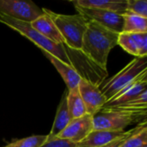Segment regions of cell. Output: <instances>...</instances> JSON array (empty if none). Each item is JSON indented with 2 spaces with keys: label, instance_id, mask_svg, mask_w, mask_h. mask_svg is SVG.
Here are the masks:
<instances>
[{
  "label": "cell",
  "instance_id": "5b68a950",
  "mask_svg": "<svg viewBox=\"0 0 147 147\" xmlns=\"http://www.w3.org/2000/svg\"><path fill=\"white\" fill-rule=\"evenodd\" d=\"M146 114H133L102 109L93 116V130L125 131L128 126L146 121Z\"/></svg>",
  "mask_w": 147,
  "mask_h": 147
},
{
  "label": "cell",
  "instance_id": "3957f363",
  "mask_svg": "<svg viewBox=\"0 0 147 147\" xmlns=\"http://www.w3.org/2000/svg\"><path fill=\"white\" fill-rule=\"evenodd\" d=\"M42 11L53 20L62 35L65 44L70 48L81 50L83 36L86 30L88 21L79 14H58L48 9H42Z\"/></svg>",
  "mask_w": 147,
  "mask_h": 147
},
{
  "label": "cell",
  "instance_id": "ac0fdd59",
  "mask_svg": "<svg viewBox=\"0 0 147 147\" xmlns=\"http://www.w3.org/2000/svg\"><path fill=\"white\" fill-rule=\"evenodd\" d=\"M147 145L146 121L138 125L119 147H142Z\"/></svg>",
  "mask_w": 147,
  "mask_h": 147
},
{
  "label": "cell",
  "instance_id": "9a60e30c",
  "mask_svg": "<svg viewBox=\"0 0 147 147\" xmlns=\"http://www.w3.org/2000/svg\"><path fill=\"white\" fill-rule=\"evenodd\" d=\"M74 6L95 8L123 15L127 10V0H76L71 1Z\"/></svg>",
  "mask_w": 147,
  "mask_h": 147
},
{
  "label": "cell",
  "instance_id": "d4e9b609",
  "mask_svg": "<svg viewBox=\"0 0 147 147\" xmlns=\"http://www.w3.org/2000/svg\"><path fill=\"white\" fill-rule=\"evenodd\" d=\"M142 147H147V145H146V146H142Z\"/></svg>",
  "mask_w": 147,
  "mask_h": 147
},
{
  "label": "cell",
  "instance_id": "5bb4252c",
  "mask_svg": "<svg viewBox=\"0 0 147 147\" xmlns=\"http://www.w3.org/2000/svg\"><path fill=\"white\" fill-rule=\"evenodd\" d=\"M42 53L45 55L47 59L53 64V65L55 67L57 71L60 74L61 78H63L64 82L65 83L68 90L77 88L82 79V78L79 76V74L70 65H65L61 60L54 57L53 55L50 54L47 52L42 51Z\"/></svg>",
  "mask_w": 147,
  "mask_h": 147
},
{
  "label": "cell",
  "instance_id": "ffe728a7",
  "mask_svg": "<svg viewBox=\"0 0 147 147\" xmlns=\"http://www.w3.org/2000/svg\"><path fill=\"white\" fill-rule=\"evenodd\" d=\"M117 45L121 46L124 51L130 53L131 55H134V57H139L138 47L132 34L120 33L118 36Z\"/></svg>",
  "mask_w": 147,
  "mask_h": 147
},
{
  "label": "cell",
  "instance_id": "6da1fadb",
  "mask_svg": "<svg viewBox=\"0 0 147 147\" xmlns=\"http://www.w3.org/2000/svg\"><path fill=\"white\" fill-rule=\"evenodd\" d=\"M119 34L93 22H87L81 51L97 66L107 71L110 51L117 46Z\"/></svg>",
  "mask_w": 147,
  "mask_h": 147
},
{
  "label": "cell",
  "instance_id": "ba28073f",
  "mask_svg": "<svg viewBox=\"0 0 147 147\" xmlns=\"http://www.w3.org/2000/svg\"><path fill=\"white\" fill-rule=\"evenodd\" d=\"M78 88L83 99L86 114L94 116L104 107L107 102L106 97L101 91L99 86L88 80L82 78Z\"/></svg>",
  "mask_w": 147,
  "mask_h": 147
},
{
  "label": "cell",
  "instance_id": "8992f818",
  "mask_svg": "<svg viewBox=\"0 0 147 147\" xmlns=\"http://www.w3.org/2000/svg\"><path fill=\"white\" fill-rule=\"evenodd\" d=\"M0 13L29 23L43 14L42 9L29 0H0Z\"/></svg>",
  "mask_w": 147,
  "mask_h": 147
},
{
  "label": "cell",
  "instance_id": "277c9868",
  "mask_svg": "<svg viewBox=\"0 0 147 147\" xmlns=\"http://www.w3.org/2000/svg\"><path fill=\"white\" fill-rule=\"evenodd\" d=\"M145 71H147L146 57H136L118 73L103 82V85L99 88L108 102Z\"/></svg>",
  "mask_w": 147,
  "mask_h": 147
},
{
  "label": "cell",
  "instance_id": "4fadbf2b",
  "mask_svg": "<svg viewBox=\"0 0 147 147\" xmlns=\"http://www.w3.org/2000/svg\"><path fill=\"white\" fill-rule=\"evenodd\" d=\"M66 96H67V90L65 91L62 95V97L57 108V112H56L55 119L53 124V127L49 134H47V141L54 140L68 126V124L71 121V117L70 115L68 107H67Z\"/></svg>",
  "mask_w": 147,
  "mask_h": 147
},
{
  "label": "cell",
  "instance_id": "8fae6325",
  "mask_svg": "<svg viewBox=\"0 0 147 147\" xmlns=\"http://www.w3.org/2000/svg\"><path fill=\"white\" fill-rule=\"evenodd\" d=\"M146 78L147 71H145L136 80H134L130 84H128L127 87H125L122 90H121L115 97H113L111 100L108 101L105 103L103 108L121 105V104H124V103L131 101L132 99H134L135 96H137L144 90L146 89Z\"/></svg>",
  "mask_w": 147,
  "mask_h": 147
},
{
  "label": "cell",
  "instance_id": "d6986e66",
  "mask_svg": "<svg viewBox=\"0 0 147 147\" xmlns=\"http://www.w3.org/2000/svg\"><path fill=\"white\" fill-rule=\"evenodd\" d=\"M47 135H33L15 140L3 147H40L47 142Z\"/></svg>",
  "mask_w": 147,
  "mask_h": 147
},
{
  "label": "cell",
  "instance_id": "7402d4cb",
  "mask_svg": "<svg viewBox=\"0 0 147 147\" xmlns=\"http://www.w3.org/2000/svg\"><path fill=\"white\" fill-rule=\"evenodd\" d=\"M139 52V57L143 58L147 55V33L132 34Z\"/></svg>",
  "mask_w": 147,
  "mask_h": 147
},
{
  "label": "cell",
  "instance_id": "2e32d148",
  "mask_svg": "<svg viewBox=\"0 0 147 147\" xmlns=\"http://www.w3.org/2000/svg\"><path fill=\"white\" fill-rule=\"evenodd\" d=\"M122 32L127 34L147 33V18L126 12L122 15Z\"/></svg>",
  "mask_w": 147,
  "mask_h": 147
},
{
  "label": "cell",
  "instance_id": "44dd1931",
  "mask_svg": "<svg viewBox=\"0 0 147 147\" xmlns=\"http://www.w3.org/2000/svg\"><path fill=\"white\" fill-rule=\"evenodd\" d=\"M126 12L147 18L146 0H127Z\"/></svg>",
  "mask_w": 147,
  "mask_h": 147
},
{
  "label": "cell",
  "instance_id": "603a6c76",
  "mask_svg": "<svg viewBox=\"0 0 147 147\" xmlns=\"http://www.w3.org/2000/svg\"><path fill=\"white\" fill-rule=\"evenodd\" d=\"M40 147H76V144L70 142L65 140L54 139L49 141H47Z\"/></svg>",
  "mask_w": 147,
  "mask_h": 147
},
{
  "label": "cell",
  "instance_id": "52a82bcc",
  "mask_svg": "<svg viewBox=\"0 0 147 147\" xmlns=\"http://www.w3.org/2000/svg\"><path fill=\"white\" fill-rule=\"evenodd\" d=\"M74 7L76 8L78 14L81 15L85 20L97 23L98 25L118 34L122 32L123 17L121 15L95 8H84L80 6Z\"/></svg>",
  "mask_w": 147,
  "mask_h": 147
},
{
  "label": "cell",
  "instance_id": "e0dca14e",
  "mask_svg": "<svg viewBox=\"0 0 147 147\" xmlns=\"http://www.w3.org/2000/svg\"><path fill=\"white\" fill-rule=\"evenodd\" d=\"M66 102H67V107L71 120L87 115L83 99L80 96L78 87L69 90H67Z\"/></svg>",
  "mask_w": 147,
  "mask_h": 147
},
{
  "label": "cell",
  "instance_id": "9c48e42d",
  "mask_svg": "<svg viewBox=\"0 0 147 147\" xmlns=\"http://www.w3.org/2000/svg\"><path fill=\"white\" fill-rule=\"evenodd\" d=\"M134 129L129 131H104L93 130L84 140L76 144V147H110L129 137Z\"/></svg>",
  "mask_w": 147,
  "mask_h": 147
},
{
  "label": "cell",
  "instance_id": "7c38bea8",
  "mask_svg": "<svg viewBox=\"0 0 147 147\" xmlns=\"http://www.w3.org/2000/svg\"><path fill=\"white\" fill-rule=\"evenodd\" d=\"M30 25L37 32H39L40 34H42L48 40H52L53 42L59 45L65 43L64 39L60 34L59 31L58 30L56 25L47 14L43 12L41 16H40L35 20L31 22Z\"/></svg>",
  "mask_w": 147,
  "mask_h": 147
},
{
  "label": "cell",
  "instance_id": "30bf717a",
  "mask_svg": "<svg viewBox=\"0 0 147 147\" xmlns=\"http://www.w3.org/2000/svg\"><path fill=\"white\" fill-rule=\"evenodd\" d=\"M93 131V116L85 115L72 119L68 126L55 138L78 144Z\"/></svg>",
  "mask_w": 147,
  "mask_h": 147
},
{
  "label": "cell",
  "instance_id": "7a4b0ae2",
  "mask_svg": "<svg viewBox=\"0 0 147 147\" xmlns=\"http://www.w3.org/2000/svg\"><path fill=\"white\" fill-rule=\"evenodd\" d=\"M0 22L8 26L11 29L18 32L22 36L26 37L29 40H31L34 45H36L41 51H45L53 55L63 63L67 65L71 66L69 58L65 52L62 44L59 45L52 40H48L39 32H37L29 22H25L22 21L13 19L9 16H7L2 13H0Z\"/></svg>",
  "mask_w": 147,
  "mask_h": 147
},
{
  "label": "cell",
  "instance_id": "cb8c5ba5",
  "mask_svg": "<svg viewBox=\"0 0 147 147\" xmlns=\"http://www.w3.org/2000/svg\"><path fill=\"white\" fill-rule=\"evenodd\" d=\"M124 140H122V141H121V142H119V143H117V144H115V145H114V146H112L110 147H119L121 144H122V142H123Z\"/></svg>",
  "mask_w": 147,
  "mask_h": 147
}]
</instances>
